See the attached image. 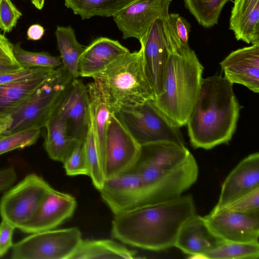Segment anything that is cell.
I'll list each match as a JSON object with an SVG mask.
<instances>
[{
    "label": "cell",
    "instance_id": "1",
    "mask_svg": "<svg viewBox=\"0 0 259 259\" xmlns=\"http://www.w3.org/2000/svg\"><path fill=\"white\" fill-rule=\"evenodd\" d=\"M195 214L193 197L181 195L114 215L111 234L114 238L129 245L161 251L175 247L181 226Z\"/></svg>",
    "mask_w": 259,
    "mask_h": 259
},
{
    "label": "cell",
    "instance_id": "2",
    "mask_svg": "<svg viewBox=\"0 0 259 259\" xmlns=\"http://www.w3.org/2000/svg\"><path fill=\"white\" fill-rule=\"evenodd\" d=\"M242 108L233 84L222 75L202 78L186 123L191 145L208 150L228 143L236 131Z\"/></svg>",
    "mask_w": 259,
    "mask_h": 259
},
{
    "label": "cell",
    "instance_id": "3",
    "mask_svg": "<svg viewBox=\"0 0 259 259\" xmlns=\"http://www.w3.org/2000/svg\"><path fill=\"white\" fill-rule=\"evenodd\" d=\"M203 70L195 52L170 54L163 91L154 99L159 109L177 126L186 124L197 97Z\"/></svg>",
    "mask_w": 259,
    "mask_h": 259
},
{
    "label": "cell",
    "instance_id": "4",
    "mask_svg": "<svg viewBox=\"0 0 259 259\" xmlns=\"http://www.w3.org/2000/svg\"><path fill=\"white\" fill-rule=\"evenodd\" d=\"M92 78L101 84L111 113L155 98L145 73L141 49L118 57Z\"/></svg>",
    "mask_w": 259,
    "mask_h": 259
},
{
    "label": "cell",
    "instance_id": "5",
    "mask_svg": "<svg viewBox=\"0 0 259 259\" xmlns=\"http://www.w3.org/2000/svg\"><path fill=\"white\" fill-rule=\"evenodd\" d=\"M112 113L140 145L162 141L185 145L179 127L159 109L154 100L121 107Z\"/></svg>",
    "mask_w": 259,
    "mask_h": 259
},
{
    "label": "cell",
    "instance_id": "6",
    "mask_svg": "<svg viewBox=\"0 0 259 259\" xmlns=\"http://www.w3.org/2000/svg\"><path fill=\"white\" fill-rule=\"evenodd\" d=\"M73 78L63 65L55 69L29 99L10 115L12 122L8 135L28 128L45 127Z\"/></svg>",
    "mask_w": 259,
    "mask_h": 259
},
{
    "label": "cell",
    "instance_id": "7",
    "mask_svg": "<svg viewBox=\"0 0 259 259\" xmlns=\"http://www.w3.org/2000/svg\"><path fill=\"white\" fill-rule=\"evenodd\" d=\"M82 240L76 227L32 233L12 246L14 259H70Z\"/></svg>",
    "mask_w": 259,
    "mask_h": 259
},
{
    "label": "cell",
    "instance_id": "8",
    "mask_svg": "<svg viewBox=\"0 0 259 259\" xmlns=\"http://www.w3.org/2000/svg\"><path fill=\"white\" fill-rule=\"evenodd\" d=\"M51 188L39 176L27 175L2 197L0 214L2 220L20 229L32 218Z\"/></svg>",
    "mask_w": 259,
    "mask_h": 259
},
{
    "label": "cell",
    "instance_id": "9",
    "mask_svg": "<svg viewBox=\"0 0 259 259\" xmlns=\"http://www.w3.org/2000/svg\"><path fill=\"white\" fill-rule=\"evenodd\" d=\"M141 145L111 113L106 140L104 161L106 179L132 169L138 160Z\"/></svg>",
    "mask_w": 259,
    "mask_h": 259
},
{
    "label": "cell",
    "instance_id": "10",
    "mask_svg": "<svg viewBox=\"0 0 259 259\" xmlns=\"http://www.w3.org/2000/svg\"><path fill=\"white\" fill-rule=\"evenodd\" d=\"M171 0H136L113 17L122 34V38H136L141 47L150 27L158 18L169 14Z\"/></svg>",
    "mask_w": 259,
    "mask_h": 259
},
{
    "label": "cell",
    "instance_id": "11",
    "mask_svg": "<svg viewBox=\"0 0 259 259\" xmlns=\"http://www.w3.org/2000/svg\"><path fill=\"white\" fill-rule=\"evenodd\" d=\"M53 114L58 115L65 121L71 138L84 141L91 115L87 87L81 80L78 78L72 79L61 97Z\"/></svg>",
    "mask_w": 259,
    "mask_h": 259
},
{
    "label": "cell",
    "instance_id": "12",
    "mask_svg": "<svg viewBox=\"0 0 259 259\" xmlns=\"http://www.w3.org/2000/svg\"><path fill=\"white\" fill-rule=\"evenodd\" d=\"M203 218L211 231L224 241L259 243V212L224 208Z\"/></svg>",
    "mask_w": 259,
    "mask_h": 259
},
{
    "label": "cell",
    "instance_id": "13",
    "mask_svg": "<svg viewBox=\"0 0 259 259\" xmlns=\"http://www.w3.org/2000/svg\"><path fill=\"white\" fill-rule=\"evenodd\" d=\"M161 18L152 24L144 45L141 47L145 73L155 97L163 91L164 75L170 55Z\"/></svg>",
    "mask_w": 259,
    "mask_h": 259
},
{
    "label": "cell",
    "instance_id": "14",
    "mask_svg": "<svg viewBox=\"0 0 259 259\" xmlns=\"http://www.w3.org/2000/svg\"><path fill=\"white\" fill-rule=\"evenodd\" d=\"M76 205L72 195L52 188L32 218L20 230L32 234L54 229L73 215Z\"/></svg>",
    "mask_w": 259,
    "mask_h": 259
},
{
    "label": "cell",
    "instance_id": "15",
    "mask_svg": "<svg viewBox=\"0 0 259 259\" xmlns=\"http://www.w3.org/2000/svg\"><path fill=\"white\" fill-rule=\"evenodd\" d=\"M99 191L103 200L114 215L141 205V181L133 169L106 179Z\"/></svg>",
    "mask_w": 259,
    "mask_h": 259
},
{
    "label": "cell",
    "instance_id": "16",
    "mask_svg": "<svg viewBox=\"0 0 259 259\" xmlns=\"http://www.w3.org/2000/svg\"><path fill=\"white\" fill-rule=\"evenodd\" d=\"M259 188V153L242 159L227 176L222 185L218 203L210 212L227 207L243 195Z\"/></svg>",
    "mask_w": 259,
    "mask_h": 259
},
{
    "label": "cell",
    "instance_id": "17",
    "mask_svg": "<svg viewBox=\"0 0 259 259\" xmlns=\"http://www.w3.org/2000/svg\"><path fill=\"white\" fill-rule=\"evenodd\" d=\"M224 77L232 84H242L259 92V45L238 49L220 63Z\"/></svg>",
    "mask_w": 259,
    "mask_h": 259
},
{
    "label": "cell",
    "instance_id": "18",
    "mask_svg": "<svg viewBox=\"0 0 259 259\" xmlns=\"http://www.w3.org/2000/svg\"><path fill=\"white\" fill-rule=\"evenodd\" d=\"M224 242L211 231L203 217L195 214L181 226L175 247L193 257L202 258Z\"/></svg>",
    "mask_w": 259,
    "mask_h": 259
},
{
    "label": "cell",
    "instance_id": "19",
    "mask_svg": "<svg viewBox=\"0 0 259 259\" xmlns=\"http://www.w3.org/2000/svg\"><path fill=\"white\" fill-rule=\"evenodd\" d=\"M129 52L117 40L107 37L98 38L85 47L80 56L79 76L92 77L118 57Z\"/></svg>",
    "mask_w": 259,
    "mask_h": 259
},
{
    "label": "cell",
    "instance_id": "20",
    "mask_svg": "<svg viewBox=\"0 0 259 259\" xmlns=\"http://www.w3.org/2000/svg\"><path fill=\"white\" fill-rule=\"evenodd\" d=\"M190 153L184 145L168 141L152 143L141 145L137 162L164 174L181 165Z\"/></svg>",
    "mask_w": 259,
    "mask_h": 259
},
{
    "label": "cell",
    "instance_id": "21",
    "mask_svg": "<svg viewBox=\"0 0 259 259\" xmlns=\"http://www.w3.org/2000/svg\"><path fill=\"white\" fill-rule=\"evenodd\" d=\"M229 29L237 40L259 45V0H234Z\"/></svg>",
    "mask_w": 259,
    "mask_h": 259
},
{
    "label": "cell",
    "instance_id": "22",
    "mask_svg": "<svg viewBox=\"0 0 259 259\" xmlns=\"http://www.w3.org/2000/svg\"><path fill=\"white\" fill-rule=\"evenodd\" d=\"M87 87L90 99L91 123L97 148L104 167L106 135L111 112L100 83L94 80Z\"/></svg>",
    "mask_w": 259,
    "mask_h": 259
},
{
    "label": "cell",
    "instance_id": "23",
    "mask_svg": "<svg viewBox=\"0 0 259 259\" xmlns=\"http://www.w3.org/2000/svg\"><path fill=\"white\" fill-rule=\"evenodd\" d=\"M55 70L49 68L33 78L0 85V117L10 116L18 109Z\"/></svg>",
    "mask_w": 259,
    "mask_h": 259
},
{
    "label": "cell",
    "instance_id": "24",
    "mask_svg": "<svg viewBox=\"0 0 259 259\" xmlns=\"http://www.w3.org/2000/svg\"><path fill=\"white\" fill-rule=\"evenodd\" d=\"M45 127L47 134L45 148L52 159L63 163L70 155L78 141L71 138L65 121L53 114Z\"/></svg>",
    "mask_w": 259,
    "mask_h": 259
},
{
    "label": "cell",
    "instance_id": "25",
    "mask_svg": "<svg viewBox=\"0 0 259 259\" xmlns=\"http://www.w3.org/2000/svg\"><path fill=\"white\" fill-rule=\"evenodd\" d=\"M141 258L137 252L115 241L108 239H82L70 259Z\"/></svg>",
    "mask_w": 259,
    "mask_h": 259
},
{
    "label": "cell",
    "instance_id": "26",
    "mask_svg": "<svg viewBox=\"0 0 259 259\" xmlns=\"http://www.w3.org/2000/svg\"><path fill=\"white\" fill-rule=\"evenodd\" d=\"M55 35L62 65L74 78H78L79 60L85 47L77 41L75 32L70 25L58 26Z\"/></svg>",
    "mask_w": 259,
    "mask_h": 259
},
{
    "label": "cell",
    "instance_id": "27",
    "mask_svg": "<svg viewBox=\"0 0 259 259\" xmlns=\"http://www.w3.org/2000/svg\"><path fill=\"white\" fill-rule=\"evenodd\" d=\"M136 0H64L65 5L82 19L113 17Z\"/></svg>",
    "mask_w": 259,
    "mask_h": 259
},
{
    "label": "cell",
    "instance_id": "28",
    "mask_svg": "<svg viewBox=\"0 0 259 259\" xmlns=\"http://www.w3.org/2000/svg\"><path fill=\"white\" fill-rule=\"evenodd\" d=\"M185 7L197 22L205 28L218 23L224 6L230 0H183Z\"/></svg>",
    "mask_w": 259,
    "mask_h": 259
},
{
    "label": "cell",
    "instance_id": "29",
    "mask_svg": "<svg viewBox=\"0 0 259 259\" xmlns=\"http://www.w3.org/2000/svg\"><path fill=\"white\" fill-rule=\"evenodd\" d=\"M259 243L224 242L202 258L210 259H257Z\"/></svg>",
    "mask_w": 259,
    "mask_h": 259
},
{
    "label": "cell",
    "instance_id": "30",
    "mask_svg": "<svg viewBox=\"0 0 259 259\" xmlns=\"http://www.w3.org/2000/svg\"><path fill=\"white\" fill-rule=\"evenodd\" d=\"M83 143L89 170V176L94 187L100 191L106 180V177L104 164L97 148L91 122Z\"/></svg>",
    "mask_w": 259,
    "mask_h": 259
},
{
    "label": "cell",
    "instance_id": "31",
    "mask_svg": "<svg viewBox=\"0 0 259 259\" xmlns=\"http://www.w3.org/2000/svg\"><path fill=\"white\" fill-rule=\"evenodd\" d=\"M13 53L17 62L22 67H42L56 69L61 65L60 56H53L48 52H33L26 51L21 47V43L13 45Z\"/></svg>",
    "mask_w": 259,
    "mask_h": 259
},
{
    "label": "cell",
    "instance_id": "32",
    "mask_svg": "<svg viewBox=\"0 0 259 259\" xmlns=\"http://www.w3.org/2000/svg\"><path fill=\"white\" fill-rule=\"evenodd\" d=\"M40 129L37 127L28 128L0 138V155L34 144L39 138Z\"/></svg>",
    "mask_w": 259,
    "mask_h": 259
},
{
    "label": "cell",
    "instance_id": "33",
    "mask_svg": "<svg viewBox=\"0 0 259 259\" xmlns=\"http://www.w3.org/2000/svg\"><path fill=\"white\" fill-rule=\"evenodd\" d=\"M67 175H89V167L86 159L84 143L78 141L74 149L63 163Z\"/></svg>",
    "mask_w": 259,
    "mask_h": 259
},
{
    "label": "cell",
    "instance_id": "34",
    "mask_svg": "<svg viewBox=\"0 0 259 259\" xmlns=\"http://www.w3.org/2000/svg\"><path fill=\"white\" fill-rule=\"evenodd\" d=\"M22 15L11 0H1L0 29L4 32H10Z\"/></svg>",
    "mask_w": 259,
    "mask_h": 259
},
{
    "label": "cell",
    "instance_id": "35",
    "mask_svg": "<svg viewBox=\"0 0 259 259\" xmlns=\"http://www.w3.org/2000/svg\"><path fill=\"white\" fill-rule=\"evenodd\" d=\"M225 208L243 213L259 212V188L238 198Z\"/></svg>",
    "mask_w": 259,
    "mask_h": 259
},
{
    "label": "cell",
    "instance_id": "36",
    "mask_svg": "<svg viewBox=\"0 0 259 259\" xmlns=\"http://www.w3.org/2000/svg\"><path fill=\"white\" fill-rule=\"evenodd\" d=\"M50 68H25L13 72L0 74V85L15 83L36 77Z\"/></svg>",
    "mask_w": 259,
    "mask_h": 259
},
{
    "label": "cell",
    "instance_id": "37",
    "mask_svg": "<svg viewBox=\"0 0 259 259\" xmlns=\"http://www.w3.org/2000/svg\"><path fill=\"white\" fill-rule=\"evenodd\" d=\"M169 19L174 31L181 44L186 48L188 45L189 33L190 24L184 18L176 13H169Z\"/></svg>",
    "mask_w": 259,
    "mask_h": 259
},
{
    "label": "cell",
    "instance_id": "38",
    "mask_svg": "<svg viewBox=\"0 0 259 259\" xmlns=\"http://www.w3.org/2000/svg\"><path fill=\"white\" fill-rule=\"evenodd\" d=\"M15 227L2 220L0 223V257L4 256L12 247V237Z\"/></svg>",
    "mask_w": 259,
    "mask_h": 259
},
{
    "label": "cell",
    "instance_id": "39",
    "mask_svg": "<svg viewBox=\"0 0 259 259\" xmlns=\"http://www.w3.org/2000/svg\"><path fill=\"white\" fill-rule=\"evenodd\" d=\"M13 45L8 39L0 33V63L8 65H20L13 53Z\"/></svg>",
    "mask_w": 259,
    "mask_h": 259
},
{
    "label": "cell",
    "instance_id": "40",
    "mask_svg": "<svg viewBox=\"0 0 259 259\" xmlns=\"http://www.w3.org/2000/svg\"><path fill=\"white\" fill-rule=\"evenodd\" d=\"M17 179V174L13 167L0 169V192L11 186Z\"/></svg>",
    "mask_w": 259,
    "mask_h": 259
},
{
    "label": "cell",
    "instance_id": "41",
    "mask_svg": "<svg viewBox=\"0 0 259 259\" xmlns=\"http://www.w3.org/2000/svg\"><path fill=\"white\" fill-rule=\"evenodd\" d=\"M45 33L44 27L39 24L31 25L27 31V38L28 40H38L40 39Z\"/></svg>",
    "mask_w": 259,
    "mask_h": 259
},
{
    "label": "cell",
    "instance_id": "42",
    "mask_svg": "<svg viewBox=\"0 0 259 259\" xmlns=\"http://www.w3.org/2000/svg\"><path fill=\"white\" fill-rule=\"evenodd\" d=\"M20 65H8L0 63V74L10 73L23 69Z\"/></svg>",
    "mask_w": 259,
    "mask_h": 259
},
{
    "label": "cell",
    "instance_id": "43",
    "mask_svg": "<svg viewBox=\"0 0 259 259\" xmlns=\"http://www.w3.org/2000/svg\"><path fill=\"white\" fill-rule=\"evenodd\" d=\"M12 120L0 124V138L8 135L7 132L9 129Z\"/></svg>",
    "mask_w": 259,
    "mask_h": 259
},
{
    "label": "cell",
    "instance_id": "44",
    "mask_svg": "<svg viewBox=\"0 0 259 259\" xmlns=\"http://www.w3.org/2000/svg\"><path fill=\"white\" fill-rule=\"evenodd\" d=\"M46 0H31L32 4L38 10L42 9Z\"/></svg>",
    "mask_w": 259,
    "mask_h": 259
},
{
    "label": "cell",
    "instance_id": "45",
    "mask_svg": "<svg viewBox=\"0 0 259 259\" xmlns=\"http://www.w3.org/2000/svg\"><path fill=\"white\" fill-rule=\"evenodd\" d=\"M12 120L11 116H8L4 117H0V124L5 123L9 121Z\"/></svg>",
    "mask_w": 259,
    "mask_h": 259
},
{
    "label": "cell",
    "instance_id": "46",
    "mask_svg": "<svg viewBox=\"0 0 259 259\" xmlns=\"http://www.w3.org/2000/svg\"><path fill=\"white\" fill-rule=\"evenodd\" d=\"M0 2H1V0H0Z\"/></svg>",
    "mask_w": 259,
    "mask_h": 259
}]
</instances>
